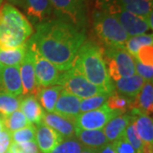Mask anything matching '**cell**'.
Segmentation results:
<instances>
[{"label": "cell", "mask_w": 153, "mask_h": 153, "mask_svg": "<svg viewBox=\"0 0 153 153\" xmlns=\"http://www.w3.org/2000/svg\"><path fill=\"white\" fill-rule=\"evenodd\" d=\"M133 120L129 113H123L114 117L103 128V131L108 142L113 143L124 135L127 127Z\"/></svg>", "instance_id": "obj_19"}, {"label": "cell", "mask_w": 153, "mask_h": 153, "mask_svg": "<svg viewBox=\"0 0 153 153\" xmlns=\"http://www.w3.org/2000/svg\"><path fill=\"white\" fill-rule=\"evenodd\" d=\"M134 127L144 145V153H153V122L152 116L131 109Z\"/></svg>", "instance_id": "obj_13"}, {"label": "cell", "mask_w": 153, "mask_h": 153, "mask_svg": "<svg viewBox=\"0 0 153 153\" xmlns=\"http://www.w3.org/2000/svg\"><path fill=\"white\" fill-rule=\"evenodd\" d=\"M111 144L115 153H136L131 145L126 140L124 135Z\"/></svg>", "instance_id": "obj_36"}, {"label": "cell", "mask_w": 153, "mask_h": 153, "mask_svg": "<svg viewBox=\"0 0 153 153\" xmlns=\"http://www.w3.org/2000/svg\"><path fill=\"white\" fill-rule=\"evenodd\" d=\"M134 66L136 74L141 76L146 82H152L153 79V66H146L140 63L139 60L134 58Z\"/></svg>", "instance_id": "obj_35"}, {"label": "cell", "mask_w": 153, "mask_h": 153, "mask_svg": "<svg viewBox=\"0 0 153 153\" xmlns=\"http://www.w3.org/2000/svg\"><path fill=\"white\" fill-rule=\"evenodd\" d=\"M17 4L22 7L31 24L35 26L49 20L54 12L50 0H19Z\"/></svg>", "instance_id": "obj_11"}, {"label": "cell", "mask_w": 153, "mask_h": 153, "mask_svg": "<svg viewBox=\"0 0 153 153\" xmlns=\"http://www.w3.org/2000/svg\"><path fill=\"white\" fill-rule=\"evenodd\" d=\"M135 59L146 66H153V45L143 46L137 52Z\"/></svg>", "instance_id": "obj_34"}, {"label": "cell", "mask_w": 153, "mask_h": 153, "mask_svg": "<svg viewBox=\"0 0 153 153\" xmlns=\"http://www.w3.org/2000/svg\"><path fill=\"white\" fill-rule=\"evenodd\" d=\"M27 44L33 52L34 70L38 88H43L58 85L62 72L59 71L51 62L39 55L33 47L28 44L27 42Z\"/></svg>", "instance_id": "obj_9"}, {"label": "cell", "mask_w": 153, "mask_h": 153, "mask_svg": "<svg viewBox=\"0 0 153 153\" xmlns=\"http://www.w3.org/2000/svg\"><path fill=\"white\" fill-rule=\"evenodd\" d=\"M105 104L110 109L119 111L121 113H125L128 110L132 109L133 100L117 93V91H113L108 96Z\"/></svg>", "instance_id": "obj_28"}, {"label": "cell", "mask_w": 153, "mask_h": 153, "mask_svg": "<svg viewBox=\"0 0 153 153\" xmlns=\"http://www.w3.org/2000/svg\"><path fill=\"white\" fill-rule=\"evenodd\" d=\"M9 152L10 153H23L22 148L20 146V144L12 142V141L9 147Z\"/></svg>", "instance_id": "obj_39"}, {"label": "cell", "mask_w": 153, "mask_h": 153, "mask_svg": "<svg viewBox=\"0 0 153 153\" xmlns=\"http://www.w3.org/2000/svg\"><path fill=\"white\" fill-rule=\"evenodd\" d=\"M153 45L152 34L145 33L137 36L129 37L125 44V49L133 58H135L138 50L143 46Z\"/></svg>", "instance_id": "obj_26"}, {"label": "cell", "mask_w": 153, "mask_h": 153, "mask_svg": "<svg viewBox=\"0 0 153 153\" xmlns=\"http://www.w3.org/2000/svg\"><path fill=\"white\" fill-rule=\"evenodd\" d=\"M63 90V88L60 85H55L48 88H43L38 90L36 97L38 102L41 103V106L47 112L53 113L57 100L60 94Z\"/></svg>", "instance_id": "obj_24"}, {"label": "cell", "mask_w": 153, "mask_h": 153, "mask_svg": "<svg viewBox=\"0 0 153 153\" xmlns=\"http://www.w3.org/2000/svg\"><path fill=\"white\" fill-rule=\"evenodd\" d=\"M99 153H115L114 149H113V146H112V144L111 143H108L105 147H103Z\"/></svg>", "instance_id": "obj_40"}, {"label": "cell", "mask_w": 153, "mask_h": 153, "mask_svg": "<svg viewBox=\"0 0 153 153\" xmlns=\"http://www.w3.org/2000/svg\"><path fill=\"white\" fill-rule=\"evenodd\" d=\"M20 146L22 148L23 153H40L36 140L22 143L20 144Z\"/></svg>", "instance_id": "obj_38"}, {"label": "cell", "mask_w": 153, "mask_h": 153, "mask_svg": "<svg viewBox=\"0 0 153 153\" xmlns=\"http://www.w3.org/2000/svg\"><path fill=\"white\" fill-rule=\"evenodd\" d=\"M58 19L82 28L85 21L83 0H50Z\"/></svg>", "instance_id": "obj_8"}, {"label": "cell", "mask_w": 153, "mask_h": 153, "mask_svg": "<svg viewBox=\"0 0 153 153\" xmlns=\"http://www.w3.org/2000/svg\"><path fill=\"white\" fill-rule=\"evenodd\" d=\"M27 52V43L11 49H0V64L2 66H20Z\"/></svg>", "instance_id": "obj_25"}, {"label": "cell", "mask_w": 153, "mask_h": 153, "mask_svg": "<svg viewBox=\"0 0 153 153\" xmlns=\"http://www.w3.org/2000/svg\"><path fill=\"white\" fill-rule=\"evenodd\" d=\"M73 66L85 78L108 94L114 91L103 57V49L92 40H85L76 54Z\"/></svg>", "instance_id": "obj_2"}, {"label": "cell", "mask_w": 153, "mask_h": 153, "mask_svg": "<svg viewBox=\"0 0 153 153\" xmlns=\"http://www.w3.org/2000/svg\"><path fill=\"white\" fill-rule=\"evenodd\" d=\"M20 109L31 124L38 126L43 123L45 111L38 102L36 95H25L21 97Z\"/></svg>", "instance_id": "obj_17"}, {"label": "cell", "mask_w": 153, "mask_h": 153, "mask_svg": "<svg viewBox=\"0 0 153 153\" xmlns=\"http://www.w3.org/2000/svg\"><path fill=\"white\" fill-rule=\"evenodd\" d=\"M11 144V133L5 128L0 132V153H5Z\"/></svg>", "instance_id": "obj_37"}, {"label": "cell", "mask_w": 153, "mask_h": 153, "mask_svg": "<svg viewBox=\"0 0 153 153\" xmlns=\"http://www.w3.org/2000/svg\"><path fill=\"white\" fill-rule=\"evenodd\" d=\"M93 28L96 36L105 46L124 47L129 38L117 20L102 9L94 12Z\"/></svg>", "instance_id": "obj_4"}, {"label": "cell", "mask_w": 153, "mask_h": 153, "mask_svg": "<svg viewBox=\"0 0 153 153\" xmlns=\"http://www.w3.org/2000/svg\"><path fill=\"white\" fill-rule=\"evenodd\" d=\"M3 120H4V128L10 133L19 130L31 124L22 113V111L19 109L11 114L3 117Z\"/></svg>", "instance_id": "obj_27"}, {"label": "cell", "mask_w": 153, "mask_h": 153, "mask_svg": "<svg viewBox=\"0 0 153 153\" xmlns=\"http://www.w3.org/2000/svg\"><path fill=\"white\" fill-rule=\"evenodd\" d=\"M1 67H2V66H1V64H0V69H1Z\"/></svg>", "instance_id": "obj_46"}, {"label": "cell", "mask_w": 153, "mask_h": 153, "mask_svg": "<svg viewBox=\"0 0 153 153\" xmlns=\"http://www.w3.org/2000/svg\"><path fill=\"white\" fill-rule=\"evenodd\" d=\"M64 138L58 132L42 123L36 128V143L39 152L51 153L55 148L63 141Z\"/></svg>", "instance_id": "obj_15"}, {"label": "cell", "mask_w": 153, "mask_h": 153, "mask_svg": "<svg viewBox=\"0 0 153 153\" xmlns=\"http://www.w3.org/2000/svg\"><path fill=\"white\" fill-rule=\"evenodd\" d=\"M5 153H10V152H9V151H7V152H6Z\"/></svg>", "instance_id": "obj_45"}, {"label": "cell", "mask_w": 153, "mask_h": 153, "mask_svg": "<svg viewBox=\"0 0 153 153\" xmlns=\"http://www.w3.org/2000/svg\"><path fill=\"white\" fill-rule=\"evenodd\" d=\"M80 101L81 99L63 89L55 104L54 113L76 123V117L81 113Z\"/></svg>", "instance_id": "obj_16"}, {"label": "cell", "mask_w": 153, "mask_h": 153, "mask_svg": "<svg viewBox=\"0 0 153 153\" xmlns=\"http://www.w3.org/2000/svg\"><path fill=\"white\" fill-rule=\"evenodd\" d=\"M36 140V127L33 124L27 126L23 128L11 133V141L22 144L28 141H35Z\"/></svg>", "instance_id": "obj_32"}, {"label": "cell", "mask_w": 153, "mask_h": 153, "mask_svg": "<svg viewBox=\"0 0 153 153\" xmlns=\"http://www.w3.org/2000/svg\"><path fill=\"white\" fill-rule=\"evenodd\" d=\"M104 3L140 16L146 17L152 12V0H105Z\"/></svg>", "instance_id": "obj_21"}, {"label": "cell", "mask_w": 153, "mask_h": 153, "mask_svg": "<svg viewBox=\"0 0 153 153\" xmlns=\"http://www.w3.org/2000/svg\"><path fill=\"white\" fill-rule=\"evenodd\" d=\"M86 40L85 31L60 19H49L36 26L28 44L61 72L71 69Z\"/></svg>", "instance_id": "obj_1"}, {"label": "cell", "mask_w": 153, "mask_h": 153, "mask_svg": "<svg viewBox=\"0 0 153 153\" xmlns=\"http://www.w3.org/2000/svg\"><path fill=\"white\" fill-rule=\"evenodd\" d=\"M43 123L58 132L64 139L75 136L76 123L66 119L60 115L55 114L54 112H45Z\"/></svg>", "instance_id": "obj_20"}, {"label": "cell", "mask_w": 153, "mask_h": 153, "mask_svg": "<svg viewBox=\"0 0 153 153\" xmlns=\"http://www.w3.org/2000/svg\"><path fill=\"white\" fill-rule=\"evenodd\" d=\"M81 153H99V152L94 151V150H90V149H87V148H84L83 151Z\"/></svg>", "instance_id": "obj_41"}, {"label": "cell", "mask_w": 153, "mask_h": 153, "mask_svg": "<svg viewBox=\"0 0 153 153\" xmlns=\"http://www.w3.org/2000/svg\"><path fill=\"white\" fill-rule=\"evenodd\" d=\"M145 80L138 74L129 77H122L119 80L115 82V87L117 92L131 100H134L137 95L140 92Z\"/></svg>", "instance_id": "obj_22"}, {"label": "cell", "mask_w": 153, "mask_h": 153, "mask_svg": "<svg viewBox=\"0 0 153 153\" xmlns=\"http://www.w3.org/2000/svg\"><path fill=\"white\" fill-rule=\"evenodd\" d=\"M19 66H2L0 69V93H5L15 97L23 94L22 78Z\"/></svg>", "instance_id": "obj_14"}, {"label": "cell", "mask_w": 153, "mask_h": 153, "mask_svg": "<svg viewBox=\"0 0 153 153\" xmlns=\"http://www.w3.org/2000/svg\"><path fill=\"white\" fill-rule=\"evenodd\" d=\"M132 109H136L140 112L152 116L153 111L152 82H145L140 92L133 101Z\"/></svg>", "instance_id": "obj_23"}, {"label": "cell", "mask_w": 153, "mask_h": 153, "mask_svg": "<svg viewBox=\"0 0 153 153\" xmlns=\"http://www.w3.org/2000/svg\"><path fill=\"white\" fill-rule=\"evenodd\" d=\"M84 147L76 136L65 138L51 153H81Z\"/></svg>", "instance_id": "obj_30"}, {"label": "cell", "mask_w": 153, "mask_h": 153, "mask_svg": "<svg viewBox=\"0 0 153 153\" xmlns=\"http://www.w3.org/2000/svg\"><path fill=\"white\" fill-rule=\"evenodd\" d=\"M21 97H15L5 93H0V115L5 117L20 107Z\"/></svg>", "instance_id": "obj_29"}, {"label": "cell", "mask_w": 153, "mask_h": 153, "mask_svg": "<svg viewBox=\"0 0 153 153\" xmlns=\"http://www.w3.org/2000/svg\"><path fill=\"white\" fill-rule=\"evenodd\" d=\"M22 78V88L24 95H36L40 89L38 86L34 70L33 52L27 44V52L24 59L19 66Z\"/></svg>", "instance_id": "obj_12"}, {"label": "cell", "mask_w": 153, "mask_h": 153, "mask_svg": "<svg viewBox=\"0 0 153 153\" xmlns=\"http://www.w3.org/2000/svg\"><path fill=\"white\" fill-rule=\"evenodd\" d=\"M120 114L123 113L110 109L106 104H104L98 109L81 112L76 117V128L83 130L103 129L111 118Z\"/></svg>", "instance_id": "obj_7"}, {"label": "cell", "mask_w": 153, "mask_h": 153, "mask_svg": "<svg viewBox=\"0 0 153 153\" xmlns=\"http://www.w3.org/2000/svg\"><path fill=\"white\" fill-rule=\"evenodd\" d=\"M2 3H3V0H0V7H1V4H2Z\"/></svg>", "instance_id": "obj_44"}, {"label": "cell", "mask_w": 153, "mask_h": 153, "mask_svg": "<svg viewBox=\"0 0 153 153\" xmlns=\"http://www.w3.org/2000/svg\"><path fill=\"white\" fill-rule=\"evenodd\" d=\"M58 85L61 86L66 92L81 100L89 98L97 94H106L104 90L87 80L74 66H72L68 71L62 72Z\"/></svg>", "instance_id": "obj_5"}, {"label": "cell", "mask_w": 153, "mask_h": 153, "mask_svg": "<svg viewBox=\"0 0 153 153\" xmlns=\"http://www.w3.org/2000/svg\"><path fill=\"white\" fill-rule=\"evenodd\" d=\"M75 136L83 147L97 152H100L109 143L103 129L83 130L76 128Z\"/></svg>", "instance_id": "obj_18"}, {"label": "cell", "mask_w": 153, "mask_h": 153, "mask_svg": "<svg viewBox=\"0 0 153 153\" xmlns=\"http://www.w3.org/2000/svg\"><path fill=\"white\" fill-rule=\"evenodd\" d=\"M108 94H97L87 99H82L80 101V112H87L89 111L98 109L100 106L105 104L108 96Z\"/></svg>", "instance_id": "obj_31"}, {"label": "cell", "mask_w": 153, "mask_h": 153, "mask_svg": "<svg viewBox=\"0 0 153 153\" xmlns=\"http://www.w3.org/2000/svg\"><path fill=\"white\" fill-rule=\"evenodd\" d=\"M101 9L114 16L129 37L145 34L150 30L146 17L136 16L106 3L101 4Z\"/></svg>", "instance_id": "obj_6"}, {"label": "cell", "mask_w": 153, "mask_h": 153, "mask_svg": "<svg viewBox=\"0 0 153 153\" xmlns=\"http://www.w3.org/2000/svg\"><path fill=\"white\" fill-rule=\"evenodd\" d=\"M124 137L126 138V140L128 141V143L131 145L132 147L134 148L135 152L144 153V145H143L141 140L140 139L139 135L137 134L134 119L129 123V125L127 127L125 133H124Z\"/></svg>", "instance_id": "obj_33"}, {"label": "cell", "mask_w": 153, "mask_h": 153, "mask_svg": "<svg viewBox=\"0 0 153 153\" xmlns=\"http://www.w3.org/2000/svg\"><path fill=\"white\" fill-rule=\"evenodd\" d=\"M4 128V120H3V117L0 115V132L2 131Z\"/></svg>", "instance_id": "obj_42"}, {"label": "cell", "mask_w": 153, "mask_h": 153, "mask_svg": "<svg viewBox=\"0 0 153 153\" xmlns=\"http://www.w3.org/2000/svg\"><path fill=\"white\" fill-rule=\"evenodd\" d=\"M33 25L16 7L5 3L0 7V49L18 48L33 36Z\"/></svg>", "instance_id": "obj_3"}, {"label": "cell", "mask_w": 153, "mask_h": 153, "mask_svg": "<svg viewBox=\"0 0 153 153\" xmlns=\"http://www.w3.org/2000/svg\"><path fill=\"white\" fill-rule=\"evenodd\" d=\"M103 57L114 62L121 77H129L136 74L134 58L125 47L105 46L103 49Z\"/></svg>", "instance_id": "obj_10"}, {"label": "cell", "mask_w": 153, "mask_h": 153, "mask_svg": "<svg viewBox=\"0 0 153 153\" xmlns=\"http://www.w3.org/2000/svg\"><path fill=\"white\" fill-rule=\"evenodd\" d=\"M10 1H11L12 3H14V4H18V1H19V0H10Z\"/></svg>", "instance_id": "obj_43"}]
</instances>
